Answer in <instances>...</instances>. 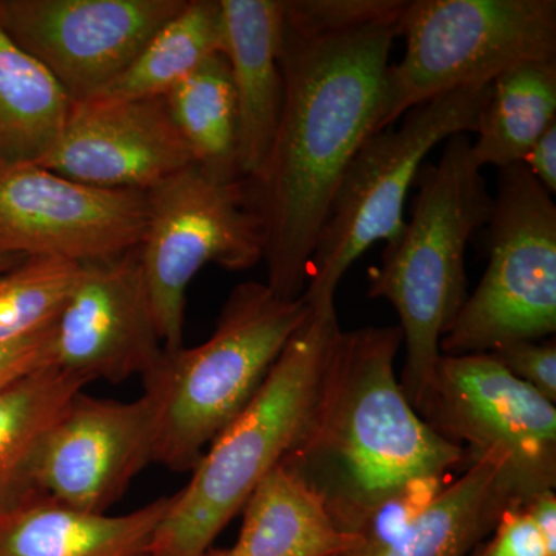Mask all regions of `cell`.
<instances>
[{
    "label": "cell",
    "instance_id": "484cf974",
    "mask_svg": "<svg viewBox=\"0 0 556 556\" xmlns=\"http://www.w3.org/2000/svg\"><path fill=\"white\" fill-rule=\"evenodd\" d=\"M448 482V477H431L416 479L402 486L386 503L380 504L375 514L358 529L354 547L379 546L399 535L433 503L434 497Z\"/></svg>",
    "mask_w": 556,
    "mask_h": 556
},
{
    "label": "cell",
    "instance_id": "44dd1931",
    "mask_svg": "<svg viewBox=\"0 0 556 556\" xmlns=\"http://www.w3.org/2000/svg\"><path fill=\"white\" fill-rule=\"evenodd\" d=\"M73 102L53 76L0 27V169L42 163Z\"/></svg>",
    "mask_w": 556,
    "mask_h": 556
},
{
    "label": "cell",
    "instance_id": "83f0119b",
    "mask_svg": "<svg viewBox=\"0 0 556 556\" xmlns=\"http://www.w3.org/2000/svg\"><path fill=\"white\" fill-rule=\"evenodd\" d=\"M481 556H551L525 507L508 508Z\"/></svg>",
    "mask_w": 556,
    "mask_h": 556
},
{
    "label": "cell",
    "instance_id": "6da1fadb",
    "mask_svg": "<svg viewBox=\"0 0 556 556\" xmlns=\"http://www.w3.org/2000/svg\"><path fill=\"white\" fill-rule=\"evenodd\" d=\"M402 17L320 30L288 20L283 7L280 119L262 174L247 179L265 233V283L278 298H302L340 178L378 134Z\"/></svg>",
    "mask_w": 556,
    "mask_h": 556
},
{
    "label": "cell",
    "instance_id": "cb8c5ba5",
    "mask_svg": "<svg viewBox=\"0 0 556 556\" xmlns=\"http://www.w3.org/2000/svg\"><path fill=\"white\" fill-rule=\"evenodd\" d=\"M193 164L211 177L240 179L239 110L225 54H215L166 94Z\"/></svg>",
    "mask_w": 556,
    "mask_h": 556
},
{
    "label": "cell",
    "instance_id": "4316f807",
    "mask_svg": "<svg viewBox=\"0 0 556 556\" xmlns=\"http://www.w3.org/2000/svg\"><path fill=\"white\" fill-rule=\"evenodd\" d=\"M493 357L515 378L556 404L555 339L521 340L493 350Z\"/></svg>",
    "mask_w": 556,
    "mask_h": 556
},
{
    "label": "cell",
    "instance_id": "4fadbf2b",
    "mask_svg": "<svg viewBox=\"0 0 556 556\" xmlns=\"http://www.w3.org/2000/svg\"><path fill=\"white\" fill-rule=\"evenodd\" d=\"M164 346L138 248L83 263L67 305L51 329L53 367L83 379L121 383L159 367Z\"/></svg>",
    "mask_w": 556,
    "mask_h": 556
},
{
    "label": "cell",
    "instance_id": "d4e9b609",
    "mask_svg": "<svg viewBox=\"0 0 556 556\" xmlns=\"http://www.w3.org/2000/svg\"><path fill=\"white\" fill-rule=\"evenodd\" d=\"M83 263L25 257L0 274V340L50 331L78 283Z\"/></svg>",
    "mask_w": 556,
    "mask_h": 556
},
{
    "label": "cell",
    "instance_id": "277c9868",
    "mask_svg": "<svg viewBox=\"0 0 556 556\" xmlns=\"http://www.w3.org/2000/svg\"><path fill=\"white\" fill-rule=\"evenodd\" d=\"M470 146L468 134H457L438 163L424 164L412 218L369 278V298L397 311L407 345L401 386L415 409L442 356L441 340L468 298V241L492 214L493 195Z\"/></svg>",
    "mask_w": 556,
    "mask_h": 556
},
{
    "label": "cell",
    "instance_id": "e0dca14e",
    "mask_svg": "<svg viewBox=\"0 0 556 556\" xmlns=\"http://www.w3.org/2000/svg\"><path fill=\"white\" fill-rule=\"evenodd\" d=\"M170 496L127 515L86 514L36 495L0 515V556H141L166 517Z\"/></svg>",
    "mask_w": 556,
    "mask_h": 556
},
{
    "label": "cell",
    "instance_id": "f546056e",
    "mask_svg": "<svg viewBox=\"0 0 556 556\" xmlns=\"http://www.w3.org/2000/svg\"><path fill=\"white\" fill-rule=\"evenodd\" d=\"M527 170L533 178L551 193H556V124L548 127L532 149L527 153L525 161Z\"/></svg>",
    "mask_w": 556,
    "mask_h": 556
},
{
    "label": "cell",
    "instance_id": "9c48e42d",
    "mask_svg": "<svg viewBox=\"0 0 556 556\" xmlns=\"http://www.w3.org/2000/svg\"><path fill=\"white\" fill-rule=\"evenodd\" d=\"M139 258L164 350L182 346L186 292L206 265L247 270L263 262L265 233L247 179L223 181L197 164L146 190Z\"/></svg>",
    "mask_w": 556,
    "mask_h": 556
},
{
    "label": "cell",
    "instance_id": "2e32d148",
    "mask_svg": "<svg viewBox=\"0 0 556 556\" xmlns=\"http://www.w3.org/2000/svg\"><path fill=\"white\" fill-rule=\"evenodd\" d=\"M225 56L239 110V170L262 174L276 138L283 79L280 40L285 0H222Z\"/></svg>",
    "mask_w": 556,
    "mask_h": 556
},
{
    "label": "cell",
    "instance_id": "30bf717a",
    "mask_svg": "<svg viewBox=\"0 0 556 556\" xmlns=\"http://www.w3.org/2000/svg\"><path fill=\"white\" fill-rule=\"evenodd\" d=\"M416 412L452 444L506 467L522 507L556 485V407L490 353L439 357Z\"/></svg>",
    "mask_w": 556,
    "mask_h": 556
},
{
    "label": "cell",
    "instance_id": "f1b7e54d",
    "mask_svg": "<svg viewBox=\"0 0 556 556\" xmlns=\"http://www.w3.org/2000/svg\"><path fill=\"white\" fill-rule=\"evenodd\" d=\"M51 329L31 338L0 340V391L50 367Z\"/></svg>",
    "mask_w": 556,
    "mask_h": 556
},
{
    "label": "cell",
    "instance_id": "d6a6232c",
    "mask_svg": "<svg viewBox=\"0 0 556 556\" xmlns=\"http://www.w3.org/2000/svg\"><path fill=\"white\" fill-rule=\"evenodd\" d=\"M141 556H149L148 554L141 555Z\"/></svg>",
    "mask_w": 556,
    "mask_h": 556
},
{
    "label": "cell",
    "instance_id": "ba28073f",
    "mask_svg": "<svg viewBox=\"0 0 556 556\" xmlns=\"http://www.w3.org/2000/svg\"><path fill=\"white\" fill-rule=\"evenodd\" d=\"M485 226L489 265L441 340L447 356L556 331V206L525 164L500 169Z\"/></svg>",
    "mask_w": 556,
    "mask_h": 556
},
{
    "label": "cell",
    "instance_id": "7c38bea8",
    "mask_svg": "<svg viewBox=\"0 0 556 556\" xmlns=\"http://www.w3.org/2000/svg\"><path fill=\"white\" fill-rule=\"evenodd\" d=\"M146 192L94 188L38 166L0 169V252L100 262L138 248Z\"/></svg>",
    "mask_w": 556,
    "mask_h": 556
},
{
    "label": "cell",
    "instance_id": "7402d4cb",
    "mask_svg": "<svg viewBox=\"0 0 556 556\" xmlns=\"http://www.w3.org/2000/svg\"><path fill=\"white\" fill-rule=\"evenodd\" d=\"M556 124V60L515 65L490 84L471 141L479 167L521 164L538 138Z\"/></svg>",
    "mask_w": 556,
    "mask_h": 556
},
{
    "label": "cell",
    "instance_id": "8fae6325",
    "mask_svg": "<svg viewBox=\"0 0 556 556\" xmlns=\"http://www.w3.org/2000/svg\"><path fill=\"white\" fill-rule=\"evenodd\" d=\"M186 0H0V27L73 104L124 72Z\"/></svg>",
    "mask_w": 556,
    "mask_h": 556
},
{
    "label": "cell",
    "instance_id": "9a60e30c",
    "mask_svg": "<svg viewBox=\"0 0 556 556\" xmlns=\"http://www.w3.org/2000/svg\"><path fill=\"white\" fill-rule=\"evenodd\" d=\"M189 164L192 155L160 97L76 102L39 166L94 188L146 192Z\"/></svg>",
    "mask_w": 556,
    "mask_h": 556
},
{
    "label": "cell",
    "instance_id": "603a6c76",
    "mask_svg": "<svg viewBox=\"0 0 556 556\" xmlns=\"http://www.w3.org/2000/svg\"><path fill=\"white\" fill-rule=\"evenodd\" d=\"M225 39L222 0H186L185 7L152 36L129 67L94 98L166 97L204 62L225 53Z\"/></svg>",
    "mask_w": 556,
    "mask_h": 556
},
{
    "label": "cell",
    "instance_id": "d6986e66",
    "mask_svg": "<svg viewBox=\"0 0 556 556\" xmlns=\"http://www.w3.org/2000/svg\"><path fill=\"white\" fill-rule=\"evenodd\" d=\"M239 540L204 556H339L356 536L339 530L320 497L278 466L248 497Z\"/></svg>",
    "mask_w": 556,
    "mask_h": 556
},
{
    "label": "cell",
    "instance_id": "52a82bcc",
    "mask_svg": "<svg viewBox=\"0 0 556 556\" xmlns=\"http://www.w3.org/2000/svg\"><path fill=\"white\" fill-rule=\"evenodd\" d=\"M401 36L407 47L388 67L378 131L424 102L490 86L515 65L556 60V2L415 0Z\"/></svg>",
    "mask_w": 556,
    "mask_h": 556
},
{
    "label": "cell",
    "instance_id": "4dcf8cb0",
    "mask_svg": "<svg viewBox=\"0 0 556 556\" xmlns=\"http://www.w3.org/2000/svg\"><path fill=\"white\" fill-rule=\"evenodd\" d=\"M525 508L543 535L548 554L556 556V496L554 490L538 493L532 500L527 501Z\"/></svg>",
    "mask_w": 556,
    "mask_h": 556
},
{
    "label": "cell",
    "instance_id": "ffe728a7",
    "mask_svg": "<svg viewBox=\"0 0 556 556\" xmlns=\"http://www.w3.org/2000/svg\"><path fill=\"white\" fill-rule=\"evenodd\" d=\"M86 386L50 365L0 391V515L39 495L36 473L43 442Z\"/></svg>",
    "mask_w": 556,
    "mask_h": 556
},
{
    "label": "cell",
    "instance_id": "5bb4252c",
    "mask_svg": "<svg viewBox=\"0 0 556 556\" xmlns=\"http://www.w3.org/2000/svg\"><path fill=\"white\" fill-rule=\"evenodd\" d=\"M159 413L150 390L131 402L80 391L43 442L39 492L75 510L105 515L153 463Z\"/></svg>",
    "mask_w": 556,
    "mask_h": 556
},
{
    "label": "cell",
    "instance_id": "7a4b0ae2",
    "mask_svg": "<svg viewBox=\"0 0 556 556\" xmlns=\"http://www.w3.org/2000/svg\"><path fill=\"white\" fill-rule=\"evenodd\" d=\"M401 327L340 332L313 424L280 466L309 486L348 535L408 482L450 477L466 450L438 434L397 379Z\"/></svg>",
    "mask_w": 556,
    "mask_h": 556
},
{
    "label": "cell",
    "instance_id": "1f68e13d",
    "mask_svg": "<svg viewBox=\"0 0 556 556\" xmlns=\"http://www.w3.org/2000/svg\"><path fill=\"white\" fill-rule=\"evenodd\" d=\"M25 257H21V255H11L5 254V252H0V274L5 273L13 266H16L17 263L22 262Z\"/></svg>",
    "mask_w": 556,
    "mask_h": 556
},
{
    "label": "cell",
    "instance_id": "8992f818",
    "mask_svg": "<svg viewBox=\"0 0 556 556\" xmlns=\"http://www.w3.org/2000/svg\"><path fill=\"white\" fill-rule=\"evenodd\" d=\"M490 86L452 91L408 110L399 129L371 135L357 150L338 189L311 255L302 298L311 308L334 305L346 270L372 244L396 239L404 207L427 155L457 134H473Z\"/></svg>",
    "mask_w": 556,
    "mask_h": 556
},
{
    "label": "cell",
    "instance_id": "3957f363",
    "mask_svg": "<svg viewBox=\"0 0 556 556\" xmlns=\"http://www.w3.org/2000/svg\"><path fill=\"white\" fill-rule=\"evenodd\" d=\"M342 328L336 305L311 308L248 407L212 441L185 489L172 495L149 556H204L255 486L313 424Z\"/></svg>",
    "mask_w": 556,
    "mask_h": 556
},
{
    "label": "cell",
    "instance_id": "5b68a950",
    "mask_svg": "<svg viewBox=\"0 0 556 556\" xmlns=\"http://www.w3.org/2000/svg\"><path fill=\"white\" fill-rule=\"evenodd\" d=\"M309 314L305 299H281L262 281H244L230 291L206 342L164 350L142 380L160 404L153 464L192 471L258 393Z\"/></svg>",
    "mask_w": 556,
    "mask_h": 556
},
{
    "label": "cell",
    "instance_id": "ac0fdd59",
    "mask_svg": "<svg viewBox=\"0 0 556 556\" xmlns=\"http://www.w3.org/2000/svg\"><path fill=\"white\" fill-rule=\"evenodd\" d=\"M511 507L522 503L506 467L495 457H479L399 535L339 556H468Z\"/></svg>",
    "mask_w": 556,
    "mask_h": 556
}]
</instances>
